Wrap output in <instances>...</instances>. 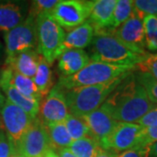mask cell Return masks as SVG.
I'll list each match as a JSON object with an SVG mask.
<instances>
[{"label": "cell", "instance_id": "6da1fadb", "mask_svg": "<svg viewBox=\"0 0 157 157\" xmlns=\"http://www.w3.org/2000/svg\"><path fill=\"white\" fill-rule=\"evenodd\" d=\"M130 73L105 101L118 122L135 123L156 105L153 104L146 91Z\"/></svg>", "mask_w": 157, "mask_h": 157}, {"label": "cell", "instance_id": "30bf717a", "mask_svg": "<svg viewBox=\"0 0 157 157\" xmlns=\"http://www.w3.org/2000/svg\"><path fill=\"white\" fill-rule=\"evenodd\" d=\"M143 128L136 123L118 122L112 133L101 141V147L116 153L135 148L138 145Z\"/></svg>", "mask_w": 157, "mask_h": 157}, {"label": "cell", "instance_id": "60d3db41", "mask_svg": "<svg viewBox=\"0 0 157 157\" xmlns=\"http://www.w3.org/2000/svg\"><path fill=\"white\" fill-rule=\"evenodd\" d=\"M13 157H19L18 155H15V156H13Z\"/></svg>", "mask_w": 157, "mask_h": 157}, {"label": "cell", "instance_id": "d6a6232c", "mask_svg": "<svg viewBox=\"0 0 157 157\" xmlns=\"http://www.w3.org/2000/svg\"><path fill=\"white\" fill-rule=\"evenodd\" d=\"M136 124H139L143 128L157 126V106L152 108L148 113H147L143 117L137 121Z\"/></svg>", "mask_w": 157, "mask_h": 157}, {"label": "cell", "instance_id": "7c38bea8", "mask_svg": "<svg viewBox=\"0 0 157 157\" xmlns=\"http://www.w3.org/2000/svg\"><path fill=\"white\" fill-rule=\"evenodd\" d=\"M113 34L131 50L139 54H147L142 19L134 10L131 17L121 26L113 31Z\"/></svg>", "mask_w": 157, "mask_h": 157}, {"label": "cell", "instance_id": "cb8c5ba5", "mask_svg": "<svg viewBox=\"0 0 157 157\" xmlns=\"http://www.w3.org/2000/svg\"><path fill=\"white\" fill-rule=\"evenodd\" d=\"M134 10V1L132 0H118L113 13L112 20L109 31L113 32L121 26L131 17Z\"/></svg>", "mask_w": 157, "mask_h": 157}, {"label": "cell", "instance_id": "9a60e30c", "mask_svg": "<svg viewBox=\"0 0 157 157\" xmlns=\"http://www.w3.org/2000/svg\"><path fill=\"white\" fill-rule=\"evenodd\" d=\"M116 3L117 0L94 1L87 21L94 28L95 34L109 31Z\"/></svg>", "mask_w": 157, "mask_h": 157}, {"label": "cell", "instance_id": "44dd1931", "mask_svg": "<svg viewBox=\"0 0 157 157\" xmlns=\"http://www.w3.org/2000/svg\"><path fill=\"white\" fill-rule=\"evenodd\" d=\"M9 69H10L9 78H10V81L11 84L13 85V86L19 93H21L23 95L27 97L29 99L41 101L42 96L40 95L36 86L34 84L33 79L24 76L16 71L12 70L11 68L9 67Z\"/></svg>", "mask_w": 157, "mask_h": 157}, {"label": "cell", "instance_id": "5bb4252c", "mask_svg": "<svg viewBox=\"0 0 157 157\" xmlns=\"http://www.w3.org/2000/svg\"><path fill=\"white\" fill-rule=\"evenodd\" d=\"M10 69L6 67L1 73L0 75V87L5 92L8 98V101L12 102L16 106L20 107L25 112L33 118L38 117L40 107V101L32 100L24 96L17 91L10 81Z\"/></svg>", "mask_w": 157, "mask_h": 157}, {"label": "cell", "instance_id": "f1b7e54d", "mask_svg": "<svg viewBox=\"0 0 157 157\" xmlns=\"http://www.w3.org/2000/svg\"><path fill=\"white\" fill-rule=\"evenodd\" d=\"M134 11L142 20L146 15L157 17V0H135Z\"/></svg>", "mask_w": 157, "mask_h": 157}, {"label": "cell", "instance_id": "ab89813d", "mask_svg": "<svg viewBox=\"0 0 157 157\" xmlns=\"http://www.w3.org/2000/svg\"><path fill=\"white\" fill-rule=\"evenodd\" d=\"M1 130H4V128H3V124H2V121H1V117H0V131Z\"/></svg>", "mask_w": 157, "mask_h": 157}, {"label": "cell", "instance_id": "2e32d148", "mask_svg": "<svg viewBox=\"0 0 157 157\" xmlns=\"http://www.w3.org/2000/svg\"><path fill=\"white\" fill-rule=\"evenodd\" d=\"M40 55L36 49H27L6 59V66L22 74L33 78L36 74Z\"/></svg>", "mask_w": 157, "mask_h": 157}, {"label": "cell", "instance_id": "4dcf8cb0", "mask_svg": "<svg viewBox=\"0 0 157 157\" xmlns=\"http://www.w3.org/2000/svg\"><path fill=\"white\" fill-rule=\"evenodd\" d=\"M17 155V148L5 130L0 131V157H13Z\"/></svg>", "mask_w": 157, "mask_h": 157}, {"label": "cell", "instance_id": "1f68e13d", "mask_svg": "<svg viewBox=\"0 0 157 157\" xmlns=\"http://www.w3.org/2000/svg\"><path fill=\"white\" fill-rule=\"evenodd\" d=\"M157 141V126L143 128L140 135L139 142L136 147H149Z\"/></svg>", "mask_w": 157, "mask_h": 157}, {"label": "cell", "instance_id": "f546056e", "mask_svg": "<svg viewBox=\"0 0 157 157\" xmlns=\"http://www.w3.org/2000/svg\"><path fill=\"white\" fill-rule=\"evenodd\" d=\"M59 3L57 0H36L32 4V8L29 14L38 17L44 13H51L54 7Z\"/></svg>", "mask_w": 157, "mask_h": 157}, {"label": "cell", "instance_id": "e575fe53", "mask_svg": "<svg viewBox=\"0 0 157 157\" xmlns=\"http://www.w3.org/2000/svg\"><path fill=\"white\" fill-rule=\"evenodd\" d=\"M118 155H119V154L115 151L105 149L101 147L94 157H118Z\"/></svg>", "mask_w": 157, "mask_h": 157}, {"label": "cell", "instance_id": "d590c367", "mask_svg": "<svg viewBox=\"0 0 157 157\" xmlns=\"http://www.w3.org/2000/svg\"><path fill=\"white\" fill-rule=\"evenodd\" d=\"M56 153L59 157H76L68 148H63L60 150H58Z\"/></svg>", "mask_w": 157, "mask_h": 157}, {"label": "cell", "instance_id": "74e56055", "mask_svg": "<svg viewBox=\"0 0 157 157\" xmlns=\"http://www.w3.org/2000/svg\"><path fill=\"white\" fill-rule=\"evenodd\" d=\"M6 98H5V96L2 94V93L0 92V112H1V110H2V108L4 107V105H5V103H6Z\"/></svg>", "mask_w": 157, "mask_h": 157}, {"label": "cell", "instance_id": "52a82bcc", "mask_svg": "<svg viewBox=\"0 0 157 157\" xmlns=\"http://www.w3.org/2000/svg\"><path fill=\"white\" fill-rule=\"evenodd\" d=\"M0 114L4 130L17 148V144L37 118H33L8 100H6Z\"/></svg>", "mask_w": 157, "mask_h": 157}, {"label": "cell", "instance_id": "603a6c76", "mask_svg": "<svg viewBox=\"0 0 157 157\" xmlns=\"http://www.w3.org/2000/svg\"><path fill=\"white\" fill-rule=\"evenodd\" d=\"M101 144L93 136H86L79 140H73L68 149L76 157H94Z\"/></svg>", "mask_w": 157, "mask_h": 157}, {"label": "cell", "instance_id": "d6986e66", "mask_svg": "<svg viewBox=\"0 0 157 157\" xmlns=\"http://www.w3.org/2000/svg\"><path fill=\"white\" fill-rule=\"evenodd\" d=\"M24 17L22 9L15 3L0 4V31L8 33L22 23Z\"/></svg>", "mask_w": 157, "mask_h": 157}, {"label": "cell", "instance_id": "8fae6325", "mask_svg": "<svg viewBox=\"0 0 157 157\" xmlns=\"http://www.w3.org/2000/svg\"><path fill=\"white\" fill-rule=\"evenodd\" d=\"M69 114L65 94L55 86L46 95L45 101L40 103L38 118L47 127L52 124L64 122Z\"/></svg>", "mask_w": 157, "mask_h": 157}, {"label": "cell", "instance_id": "4316f807", "mask_svg": "<svg viewBox=\"0 0 157 157\" xmlns=\"http://www.w3.org/2000/svg\"><path fill=\"white\" fill-rule=\"evenodd\" d=\"M135 78L141 86L146 91L147 95L153 104L157 106V81L152 78L150 75L145 73L137 72Z\"/></svg>", "mask_w": 157, "mask_h": 157}, {"label": "cell", "instance_id": "d4e9b609", "mask_svg": "<svg viewBox=\"0 0 157 157\" xmlns=\"http://www.w3.org/2000/svg\"><path fill=\"white\" fill-rule=\"evenodd\" d=\"M64 122L73 140H79L86 136H92L87 125L81 117L69 114Z\"/></svg>", "mask_w": 157, "mask_h": 157}, {"label": "cell", "instance_id": "ba28073f", "mask_svg": "<svg viewBox=\"0 0 157 157\" xmlns=\"http://www.w3.org/2000/svg\"><path fill=\"white\" fill-rule=\"evenodd\" d=\"M52 150L47 128L37 117L31 128L17 144V155L19 157H45Z\"/></svg>", "mask_w": 157, "mask_h": 157}, {"label": "cell", "instance_id": "484cf974", "mask_svg": "<svg viewBox=\"0 0 157 157\" xmlns=\"http://www.w3.org/2000/svg\"><path fill=\"white\" fill-rule=\"evenodd\" d=\"M142 23L145 33L146 49L152 52H157V17L146 15L143 17Z\"/></svg>", "mask_w": 157, "mask_h": 157}, {"label": "cell", "instance_id": "277c9868", "mask_svg": "<svg viewBox=\"0 0 157 157\" xmlns=\"http://www.w3.org/2000/svg\"><path fill=\"white\" fill-rule=\"evenodd\" d=\"M133 69L135 68L91 60L76 74L60 77L56 86L66 92L76 87L103 84L130 73Z\"/></svg>", "mask_w": 157, "mask_h": 157}, {"label": "cell", "instance_id": "7402d4cb", "mask_svg": "<svg viewBox=\"0 0 157 157\" xmlns=\"http://www.w3.org/2000/svg\"><path fill=\"white\" fill-rule=\"evenodd\" d=\"M48 135L53 151H58L63 148H68L73 140L70 136L65 122H59L46 127Z\"/></svg>", "mask_w": 157, "mask_h": 157}, {"label": "cell", "instance_id": "e0dca14e", "mask_svg": "<svg viewBox=\"0 0 157 157\" xmlns=\"http://www.w3.org/2000/svg\"><path fill=\"white\" fill-rule=\"evenodd\" d=\"M91 61L86 52L71 49L63 52L58 58V68L61 77H69L78 73Z\"/></svg>", "mask_w": 157, "mask_h": 157}, {"label": "cell", "instance_id": "8992f818", "mask_svg": "<svg viewBox=\"0 0 157 157\" xmlns=\"http://www.w3.org/2000/svg\"><path fill=\"white\" fill-rule=\"evenodd\" d=\"M93 3L82 0L59 1L51 15L60 27L70 32L88 19Z\"/></svg>", "mask_w": 157, "mask_h": 157}, {"label": "cell", "instance_id": "7a4b0ae2", "mask_svg": "<svg viewBox=\"0 0 157 157\" xmlns=\"http://www.w3.org/2000/svg\"><path fill=\"white\" fill-rule=\"evenodd\" d=\"M130 73L103 84L76 87L64 92L69 113L82 117L99 108Z\"/></svg>", "mask_w": 157, "mask_h": 157}, {"label": "cell", "instance_id": "8d00e7d4", "mask_svg": "<svg viewBox=\"0 0 157 157\" xmlns=\"http://www.w3.org/2000/svg\"><path fill=\"white\" fill-rule=\"evenodd\" d=\"M148 157H157V141L149 146Z\"/></svg>", "mask_w": 157, "mask_h": 157}, {"label": "cell", "instance_id": "83f0119b", "mask_svg": "<svg viewBox=\"0 0 157 157\" xmlns=\"http://www.w3.org/2000/svg\"><path fill=\"white\" fill-rule=\"evenodd\" d=\"M135 68L137 72L147 73L157 81V53H147Z\"/></svg>", "mask_w": 157, "mask_h": 157}, {"label": "cell", "instance_id": "4fadbf2b", "mask_svg": "<svg viewBox=\"0 0 157 157\" xmlns=\"http://www.w3.org/2000/svg\"><path fill=\"white\" fill-rule=\"evenodd\" d=\"M81 118L87 125L92 136L100 143L112 133L118 124L111 108L106 102H104L96 110Z\"/></svg>", "mask_w": 157, "mask_h": 157}, {"label": "cell", "instance_id": "836d02e7", "mask_svg": "<svg viewBox=\"0 0 157 157\" xmlns=\"http://www.w3.org/2000/svg\"><path fill=\"white\" fill-rule=\"evenodd\" d=\"M149 147H135L119 154L118 157H148Z\"/></svg>", "mask_w": 157, "mask_h": 157}, {"label": "cell", "instance_id": "3957f363", "mask_svg": "<svg viewBox=\"0 0 157 157\" xmlns=\"http://www.w3.org/2000/svg\"><path fill=\"white\" fill-rule=\"evenodd\" d=\"M147 54H139L131 50L120 41L113 32H104L95 34L91 43L89 57L92 61L135 68Z\"/></svg>", "mask_w": 157, "mask_h": 157}, {"label": "cell", "instance_id": "ac0fdd59", "mask_svg": "<svg viewBox=\"0 0 157 157\" xmlns=\"http://www.w3.org/2000/svg\"><path fill=\"white\" fill-rule=\"evenodd\" d=\"M95 36V31L87 20L78 27L70 31L67 35L62 45V52L71 49H80L91 45Z\"/></svg>", "mask_w": 157, "mask_h": 157}, {"label": "cell", "instance_id": "f35d334b", "mask_svg": "<svg viewBox=\"0 0 157 157\" xmlns=\"http://www.w3.org/2000/svg\"><path fill=\"white\" fill-rule=\"evenodd\" d=\"M45 157H59V155H57V153L55 151H51L49 152L46 155H45Z\"/></svg>", "mask_w": 157, "mask_h": 157}, {"label": "cell", "instance_id": "9c48e42d", "mask_svg": "<svg viewBox=\"0 0 157 157\" xmlns=\"http://www.w3.org/2000/svg\"><path fill=\"white\" fill-rule=\"evenodd\" d=\"M36 17L29 14L17 27L5 34L7 58L27 49H35L37 45Z\"/></svg>", "mask_w": 157, "mask_h": 157}, {"label": "cell", "instance_id": "5b68a950", "mask_svg": "<svg viewBox=\"0 0 157 157\" xmlns=\"http://www.w3.org/2000/svg\"><path fill=\"white\" fill-rule=\"evenodd\" d=\"M37 45L36 51L46 61L52 65L62 53V45L66 38V33L51 13H44L35 19Z\"/></svg>", "mask_w": 157, "mask_h": 157}, {"label": "cell", "instance_id": "ffe728a7", "mask_svg": "<svg viewBox=\"0 0 157 157\" xmlns=\"http://www.w3.org/2000/svg\"><path fill=\"white\" fill-rule=\"evenodd\" d=\"M33 82L42 98L50 93L53 86V75L51 65L41 55L37 72L33 77Z\"/></svg>", "mask_w": 157, "mask_h": 157}]
</instances>
